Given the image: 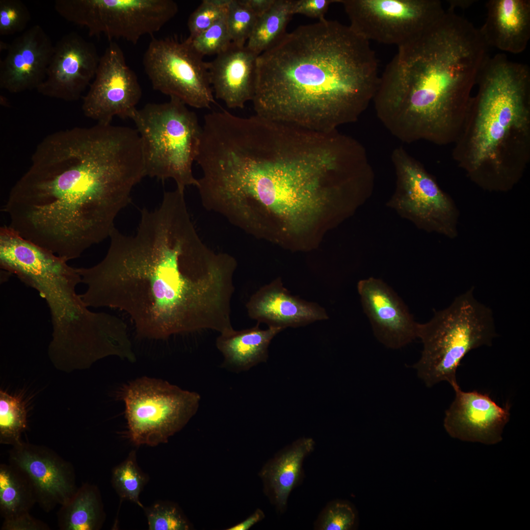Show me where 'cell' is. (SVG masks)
<instances>
[{"instance_id":"cell-1","label":"cell","mask_w":530,"mask_h":530,"mask_svg":"<svg viewBox=\"0 0 530 530\" xmlns=\"http://www.w3.org/2000/svg\"><path fill=\"white\" fill-rule=\"evenodd\" d=\"M109 238L100 263L78 268L87 306L125 312L142 338L232 328L237 262L202 241L184 193L165 191L158 207L141 211L134 235L115 227Z\"/></svg>"},{"instance_id":"cell-2","label":"cell","mask_w":530,"mask_h":530,"mask_svg":"<svg viewBox=\"0 0 530 530\" xmlns=\"http://www.w3.org/2000/svg\"><path fill=\"white\" fill-rule=\"evenodd\" d=\"M142 147L128 127L97 123L49 135L10 190L9 227L67 261L109 237L146 176Z\"/></svg>"},{"instance_id":"cell-3","label":"cell","mask_w":530,"mask_h":530,"mask_svg":"<svg viewBox=\"0 0 530 530\" xmlns=\"http://www.w3.org/2000/svg\"><path fill=\"white\" fill-rule=\"evenodd\" d=\"M379 77L370 42L324 19L287 32L258 56L252 101L260 116L331 131L358 118Z\"/></svg>"},{"instance_id":"cell-4","label":"cell","mask_w":530,"mask_h":530,"mask_svg":"<svg viewBox=\"0 0 530 530\" xmlns=\"http://www.w3.org/2000/svg\"><path fill=\"white\" fill-rule=\"evenodd\" d=\"M355 145L338 130L321 131L259 119L232 175L236 205L244 216L280 236L310 225L326 203L349 194Z\"/></svg>"},{"instance_id":"cell-5","label":"cell","mask_w":530,"mask_h":530,"mask_svg":"<svg viewBox=\"0 0 530 530\" xmlns=\"http://www.w3.org/2000/svg\"><path fill=\"white\" fill-rule=\"evenodd\" d=\"M488 46L479 29L454 11L398 47L372 101L395 136L410 143L445 140L453 120L465 116Z\"/></svg>"},{"instance_id":"cell-6","label":"cell","mask_w":530,"mask_h":530,"mask_svg":"<svg viewBox=\"0 0 530 530\" xmlns=\"http://www.w3.org/2000/svg\"><path fill=\"white\" fill-rule=\"evenodd\" d=\"M54 253L33 262L19 279L38 291L50 308L52 340L50 359L66 370L89 368L102 358L124 355L131 342L126 323L117 317L89 310L76 287L77 268Z\"/></svg>"},{"instance_id":"cell-7","label":"cell","mask_w":530,"mask_h":530,"mask_svg":"<svg viewBox=\"0 0 530 530\" xmlns=\"http://www.w3.org/2000/svg\"><path fill=\"white\" fill-rule=\"evenodd\" d=\"M477 83L478 93L471 98L466 112L474 120L469 150L473 170L497 159L513 132L528 128L530 68L498 53L485 60Z\"/></svg>"},{"instance_id":"cell-8","label":"cell","mask_w":530,"mask_h":530,"mask_svg":"<svg viewBox=\"0 0 530 530\" xmlns=\"http://www.w3.org/2000/svg\"><path fill=\"white\" fill-rule=\"evenodd\" d=\"M474 288L456 297L447 308L435 311L432 318L418 324L417 338L423 344L413 366L427 387L442 381L457 384L456 371L472 350L491 345L496 336L491 310L474 297Z\"/></svg>"},{"instance_id":"cell-9","label":"cell","mask_w":530,"mask_h":530,"mask_svg":"<svg viewBox=\"0 0 530 530\" xmlns=\"http://www.w3.org/2000/svg\"><path fill=\"white\" fill-rule=\"evenodd\" d=\"M142 143L146 176L173 179L177 188L197 186L192 165L198 155L202 126L195 113L175 98L136 109L131 118Z\"/></svg>"},{"instance_id":"cell-10","label":"cell","mask_w":530,"mask_h":530,"mask_svg":"<svg viewBox=\"0 0 530 530\" xmlns=\"http://www.w3.org/2000/svg\"><path fill=\"white\" fill-rule=\"evenodd\" d=\"M129 432L136 445L166 442L196 413L201 397L161 379L143 377L122 392Z\"/></svg>"},{"instance_id":"cell-11","label":"cell","mask_w":530,"mask_h":530,"mask_svg":"<svg viewBox=\"0 0 530 530\" xmlns=\"http://www.w3.org/2000/svg\"><path fill=\"white\" fill-rule=\"evenodd\" d=\"M54 8L67 21L85 26L90 36L133 45L159 31L178 12L173 0H57Z\"/></svg>"},{"instance_id":"cell-12","label":"cell","mask_w":530,"mask_h":530,"mask_svg":"<svg viewBox=\"0 0 530 530\" xmlns=\"http://www.w3.org/2000/svg\"><path fill=\"white\" fill-rule=\"evenodd\" d=\"M142 63L154 90L196 108H209L215 103L207 62L186 39L153 38Z\"/></svg>"},{"instance_id":"cell-13","label":"cell","mask_w":530,"mask_h":530,"mask_svg":"<svg viewBox=\"0 0 530 530\" xmlns=\"http://www.w3.org/2000/svg\"><path fill=\"white\" fill-rule=\"evenodd\" d=\"M350 28L370 42L399 47L418 38L443 16L438 0H338Z\"/></svg>"},{"instance_id":"cell-14","label":"cell","mask_w":530,"mask_h":530,"mask_svg":"<svg viewBox=\"0 0 530 530\" xmlns=\"http://www.w3.org/2000/svg\"><path fill=\"white\" fill-rule=\"evenodd\" d=\"M392 160L397 184L388 205L418 228L454 237L457 212L452 201L402 148L394 151Z\"/></svg>"},{"instance_id":"cell-15","label":"cell","mask_w":530,"mask_h":530,"mask_svg":"<svg viewBox=\"0 0 530 530\" xmlns=\"http://www.w3.org/2000/svg\"><path fill=\"white\" fill-rule=\"evenodd\" d=\"M141 96L137 77L127 64L122 49L109 42L83 98L84 114L104 124H111L115 116L131 119Z\"/></svg>"},{"instance_id":"cell-16","label":"cell","mask_w":530,"mask_h":530,"mask_svg":"<svg viewBox=\"0 0 530 530\" xmlns=\"http://www.w3.org/2000/svg\"><path fill=\"white\" fill-rule=\"evenodd\" d=\"M9 463L26 475L47 512L66 503L78 489L73 465L46 447L21 441L12 446Z\"/></svg>"},{"instance_id":"cell-17","label":"cell","mask_w":530,"mask_h":530,"mask_svg":"<svg viewBox=\"0 0 530 530\" xmlns=\"http://www.w3.org/2000/svg\"><path fill=\"white\" fill-rule=\"evenodd\" d=\"M100 58L93 43L68 33L54 46L46 78L36 90L50 98L77 101L93 80Z\"/></svg>"},{"instance_id":"cell-18","label":"cell","mask_w":530,"mask_h":530,"mask_svg":"<svg viewBox=\"0 0 530 530\" xmlns=\"http://www.w3.org/2000/svg\"><path fill=\"white\" fill-rule=\"evenodd\" d=\"M452 388L455 398L444 420L448 434L465 441L488 445L501 442L510 418V405L500 406L487 393L463 391L458 384Z\"/></svg>"},{"instance_id":"cell-19","label":"cell","mask_w":530,"mask_h":530,"mask_svg":"<svg viewBox=\"0 0 530 530\" xmlns=\"http://www.w3.org/2000/svg\"><path fill=\"white\" fill-rule=\"evenodd\" d=\"M357 288L363 311L380 343L397 349L417 338L418 323L404 301L386 282L369 277L360 280Z\"/></svg>"},{"instance_id":"cell-20","label":"cell","mask_w":530,"mask_h":530,"mask_svg":"<svg viewBox=\"0 0 530 530\" xmlns=\"http://www.w3.org/2000/svg\"><path fill=\"white\" fill-rule=\"evenodd\" d=\"M54 46L39 25L15 38L0 62V88L12 93L37 89L46 78Z\"/></svg>"},{"instance_id":"cell-21","label":"cell","mask_w":530,"mask_h":530,"mask_svg":"<svg viewBox=\"0 0 530 530\" xmlns=\"http://www.w3.org/2000/svg\"><path fill=\"white\" fill-rule=\"evenodd\" d=\"M249 317L268 326L298 327L327 319L324 308L291 294L277 278L256 292L246 304Z\"/></svg>"},{"instance_id":"cell-22","label":"cell","mask_w":530,"mask_h":530,"mask_svg":"<svg viewBox=\"0 0 530 530\" xmlns=\"http://www.w3.org/2000/svg\"><path fill=\"white\" fill-rule=\"evenodd\" d=\"M258 56L246 46L232 43L227 50L207 62L213 94L228 108H243L252 101Z\"/></svg>"},{"instance_id":"cell-23","label":"cell","mask_w":530,"mask_h":530,"mask_svg":"<svg viewBox=\"0 0 530 530\" xmlns=\"http://www.w3.org/2000/svg\"><path fill=\"white\" fill-rule=\"evenodd\" d=\"M485 22L479 30L487 46L519 53L530 39L529 0H490Z\"/></svg>"},{"instance_id":"cell-24","label":"cell","mask_w":530,"mask_h":530,"mask_svg":"<svg viewBox=\"0 0 530 530\" xmlns=\"http://www.w3.org/2000/svg\"><path fill=\"white\" fill-rule=\"evenodd\" d=\"M259 324L241 330L233 329L217 337L215 345L223 357L222 368L238 373L267 361L269 344L284 329L273 326L262 329Z\"/></svg>"},{"instance_id":"cell-25","label":"cell","mask_w":530,"mask_h":530,"mask_svg":"<svg viewBox=\"0 0 530 530\" xmlns=\"http://www.w3.org/2000/svg\"><path fill=\"white\" fill-rule=\"evenodd\" d=\"M314 445L312 438H300L284 449L262 470L268 493L281 511L286 508L289 495L300 478L303 460Z\"/></svg>"},{"instance_id":"cell-26","label":"cell","mask_w":530,"mask_h":530,"mask_svg":"<svg viewBox=\"0 0 530 530\" xmlns=\"http://www.w3.org/2000/svg\"><path fill=\"white\" fill-rule=\"evenodd\" d=\"M104 512L97 487L84 484L71 499L61 505L57 513L61 530H95L101 528Z\"/></svg>"},{"instance_id":"cell-27","label":"cell","mask_w":530,"mask_h":530,"mask_svg":"<svg viewBox=\"0 0 530 530\" xmlns=\"http://www.w3.org/2000/svg\"><path fill=\"white\" fill-rule=\"evenodd\" d=\"M37 499L26 475L10 464L0 465V514L4 519L29 512Z\"/></svg>"},{"instance_id":"cell-28","label":"cell","mask_w":530,"mask_h":530,"mask_svg":"<svg viewBox=\"0 0 530 530\" xmlns=\"http://www.w3.org/2000/svg\"><path fill=\"white\" fill-rule=\"evenodd\" d=\"M293 0H275L271 7L258 18L246 47L259 55L287 33L286 27L292 16Z\"/></svg>"},{"instance_id":"cell-29","label":"cell","mask_w":530,"mask_h":530,"mask_svg":"<svg viewBox=\"0 0 530 530\" xmlns=\"http://www.w3.org/2000/svg\"><path fill=\"white\" fill-rule=\"evenodd\" d=\"M26 411L18 397L0 391V443L12 446L21 442L27 426Z\"/></svg>"},{"instance_id":"cell-30","label":"cell","mask_w":530,"mask_h":530,"mask_svg":"<svg viewBox=\"0 0 530 530\" xmlns=\"http://www.w3.org/2000/svg\"><path fill=\"white\" fill-rule=\"evenodd\" d=\"M145 481L146 477L137 466L134 452L113 470L112 484L120 497L142 507L139 495Z\"/></svg>"},{"instance_id":"cell-31","label":"cell","mask_w":530,"mask_h":530,"mask_svg":"<svg viewBox=\"0 0 530 530\" xmlns=\"http://www.w3.org/2000/svg\"><path fill=\"white\" fill-rule=\"evenodd\" d=\"M227 15L211 26L186 40L199 55H215L227 50L232 44L227 24Z\"/></svg>"},{"instance_id":"cell-32","label":"cell","mask_w":530,"mask_h":530,"mask_svg":"<svg viewBox=\"0 0 530 530\" xmlns=\"http://www.w3.org/2000/svg\"><path fill=\"white\" fill-rule=\"evenodd\" d=\"M257 19L243 0H230L226 19L232 43L238 46H245Z\"/></svg>"},{"instance_id":"cell-33","label":"cell","mask_w":530,"mask_h":530,"mask_svg":"<svg viewBox=\"0 0 530 530\" xmlns=\"http://www.w3.org/2000/svg\"><path fill=\"white\" fill-rule=\"evenodd\" d=\"M230 0H203L187 20L188 37L201 33L227 14Z\"/></svg>"},{"instance_id":"cell-34","label":"cell","mask_w":530,"mask_h":530,"mask_svg":"<svg viewBox=\"0 0 530 530\" xmlns=\"http://www.w3.org/2000/svg\"><path fill=\"white\" fill-rule=\"evenodd\" d=\"M30 12L20 0H0V35L8 36L25 31L30 20Z\"/></svg>"},{"instance_id":"cell-35","label":"cell","mask_w":530,"mask_h":530,"mask_svg":"<svg viewBox=\"0 0 530 530\" xmlns=\"http://www.w3.org/2000/svg\"><path fill=\"white\" fill-rule=\"evenodd\" d=\"M355 515L347 504L333 502L328 504L320 515L317 529L320 530H348L353 526Z\"/></svg>"},{"instance_id":"cell-36","label":"cell","mask_w":530,"mask_h":530,"mask_svg":"<svg viewBox=\"0 0 530 530\" xmlns=\"http://www.w3.org/2000/svg\"><path fill=\"white\" fill-rule=\"evenodd\" d=\"M151 530H181L188 529L186 520L178 510L170 505L156 504L146 511Z\"/></svg>"},{"instance_id":"cell-37","label":"cell","mask_w":530,"mask_h":530,"mask_svg":"<svg viewBox=\"0 0 530 530\" xmlns=\"http://www.w3.org/2000/svg\"><path fill=\"white\" fill-rule=\"evenodd\" d=\"M337 0H293L292 14H300L318 21L324 18L329 5Z\"/></svg>"},{"instance_id":"cell-38","label":"cell","mask_w":530,"mask_h":530,"mask_svg":"<svg viewBox=\"0 0 530 530\" xmlns=\"http://www.w3.org/2000/svg\"><path fill=\"white\" fill-rule=\"evenodd\" d=\"M1 530H49L48 525L32 516L29 512L4 519Z\"/></svg>"},{"instance_id":"cell-39","label":"cell","mask_w":530,"mask_h":530,"mask_svg":"<svg viewBox=\"0 0 530 530\" xmlns=\"http://www.w3.org/2000/svg\"><path fill=\"white\" fill-rule=\"evenodd\" d=\"M275 0H243L244 3L259 18L265 13Z\"/></svg>"},{"instance_id":"cell-40","label":"cell","mask_w":530,"mask_h":530,"mask_svg":"<svg viewBox=\"0 0 530 530\" xmlns=\"http://www.w3.org/2000/svg\"><path fill=\"white\" fill-rule=\"evenodd\" d=\"M264 517L263 512L257 509L255 513L242 522L229 529V530H246L261 520Z\"/></svg>"}]
</instances>
